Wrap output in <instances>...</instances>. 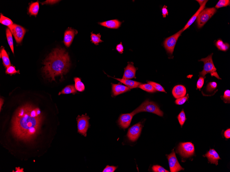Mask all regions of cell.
Segmentation results:
<instances>
[{
	"label": "cell",
	"instance_id": "6da1fadb",
	"mask_svg": "<svg viewBox=\"0 0 230 172\" xmlns=\"http://www.w3.org/2000/svg\"><path fill=\"white\" fill-rule=\"evenodd\" d=\"M39 109L30 105L22 106L16 111L12 122V131L18 139L30 141L39 133L42 120Z\"/></svg>",
	"mask_w": 230,
	"mask_h": 172
},
{
	"label": "cell",
	"instance_id": "7a4b0ae2",
	"mask_svg": "<svg viewBox=\"0 0 230 172\" xmlns=\"http://www.w3.org/2000/svg\"><path fill=\"white\" fill-rule=\"evenodd\" d=\"M42 71L47 78L55 80L56 76L62 77L68 72L70 63L68 53L62 49H54L44 61Z\"/></svg>",
	"mask_w": 230,
	"mask_h": 172
},
{
	"label": "cell",
	"instance_id": "3957f363",
	"mask_svg": "<svg viewBox=\"0 0 230 172\" xmlns=\"http://www.w3.org/2000/svg\"><path fill=\"white\" fill-rule=\"evenodd\" d=\"M145 112L153 113L160 117H163V113L160 109L156 103L152 101L146 100L140 105L131 114L134 115L138 113Z\"/></svg>",
	"mask_w": 230,
	"mask_h": 172
},
{
	"label": "cell",
	"instance_id": "277c9868",
	"mask_svg": "<svg viewBox=\"0 0 230 172\" xmlns=\"http://www.w3.org/2000/svg\"><path fill=\"white\" fill-rule=\"evenodd\" d=\"M213 53L207 56L206 58H202L199 60V61H202L204 63L203 69L200 72V76L202 77H204L207 74H211L212 76H215L219 80L221 79L219 76L216 69L212 59Z\"/></svg>",
	"mask_w": 230,
	"mask_h": 172
},
{
	"label": "cell",
	"instance_id": "5b68a950",
	"mask_svg": "<svg viewBox=\"0 0 230 172\" xmlns=\"http://www.w3.org/2000/svg\"><path fill=\"white\" fill-rule=\"evenodd\" d=\"M217 12L215 8H207L203 10L198 16L197 21L198 28H201Z\"/></svg>",
	"mask_w": 230,
	"mask_h": 172
},
{
	"label": "cell",
	"instance_id": "8992f818",
	"mask_svg": "<svg viewBox=\"0 0 230 172\" xmlns=\"http://www.w3.org/2000/svg\"><path fill=\"white\" fill-rule=\"evenodd\" d=\"M177 153L184 158L190 157L194 154V146L191 142L180 143L177 149Z\"/></svg>",
	"mask_w": 230,
	"mask_h": 172
},
{
	"label": "cell",
	"instance_id": "52a82bcc",
	"mask_svg": "<svg viewBox=\"0 0 230 172\" xmlns=\"http://www.w3.org/2000/svg\"><path fill=\"white\" fill-rule=\"evenodd\" d=\"M183 32V30L182 29L174 35L166 38L165 40L164 46L168 53L171 54H173L178 38Z\"/></svg>",
	"mask_w": 230,
	"mask_h": 172
},
{
	"label": "cell",
	"instance_id": "ba28073f",
	"mask_svg": "<svg viewBox=\"0 0 230 172\" xmlns=\"http://www.w3.org/2000/svg\"><path fill=\"white\" fill-rule=\"evenodd\" d=\"M78 123V132L85 137L87 136V133L89 126L90 117L87 114L79 116L76 118Z\"/></svg>",
	"mask_w": 230,
	"mask_h": 172
},
{
	"label": "cell",
	"instance_id": "9c48e42d",
	"mask_svg": "<svg viewBox=\"0 0 230 172\" xmlns=\"http://www.w3.org/2000/svg\"><path fill=\"white\" fill-rule=\"evenodd\" d=\"M17 43L22 41L26 32V30L23 27L15 24L8 27Z\"/></svg>",
	"mask_w": 230,
	"mask_h": 172
},
{
	"label": "cell",
	"instance_id": "30bf717a",
	"mask_svg": "<svg viewBox=\"0 0 230 172\" xmlns=\"http://www.w3.org/2000/svg\"><path fill=\"white\" fill-rule=\"evenodd\" d=\"M167 158L171 172H177L184 170V169L182 168L178 162L174 150L172 153L167 155Z\"/></svg>",
	"mask_w": 230,
	"mask_h": 172
},
{
	"label": "cell",
	"instance_id": "8fae6325",
	"mask_svg": "<svg viewBox=\"0 0 230 172\" xmlns=\"http://www.w3.org/2000/svg\"><path fill=\"white\" fill-rule=\"evenodd\" d=\"M142 125L140 123L133 125L128 129L127 136L130 141L135 142L140 135Z\"/></svg>",
	"mask_w": 230,
	"mask_h": 172
},
{
	"label": "cell",
	"instance_id": "7c38bea8",
	"mask_svg": "<svg viewBox=\"0 0 230 172\" xmlns=\"http://www.w3.org/2000/svg\"><path fill=\"white\" fill-rule=\"evenodd\" d=\"M133 116L131 113L121 114L118 122L119 125L124 129L127 128L131 123Z\"/></svg>",
	"mask_w": 230,
	"mask_h": 172
},
{
	"label": "cell",
	"instance_id": "4fadbf2b",
	"mask_svg": "<svg viewBox=\"0 0 230 172\" xmlns=\"http://www.w3.org/2000/svg\"><path fill=\"white\" fill-rule=\"evenodd\" d=\"M77 31L71 28H69L65 31L64 43L66 46L69 47L73 42L74 35L77 33Z\"/></svg>",
	"mask_w": 230,
	"mask_h": 172
},
{
	"label": "cell",
	"instance_id": "5bb4252c",
	"mask_svg": "<svg viewBox=\"0 0 230 172\" xmlns=\"http://www.w3.org/2000/svg\"><path fill=\"white\" fill-rule=\"evenodd\" d=\"M137 69L132 63H128L125 70L123 79L130 80L134 78L136 75Z\"/></svg>",
	"mask_w": 230,
	"mask_h": 172
},
{
	"label": "cell",
	"instance_id": "9a60e30c",
	"mask_svg": "<svg viewBox=\"0 0 230 172\" xmlns=\"http://www.w3.org/2000/svg\"><path fill=\"white\" fill-rule=\"evenodd\" d=\"M186 93V88L184 86L182 85L175 86L172 90L173 96L176 99L185 96Z\"/></svg>",
	"mask_w": 230,
	"mask_h": 172
},
{
	"label": "cell",
	"instance_id": "2e32d148",
	"mask_svg": "<svg viewBox=\"0 0 230 172\" xmlns=\"http://www.w3.org/2000/svg\"><path fill=\"white\" fill-rule=\"evenodd\" d=\"M204 156L207 158L208 161L211 164H215L216 165L218 164V160L220 159L218 154L214 149H211Z\"/></svg>",
	"mask_w": 230,
	"mask_h": 172
},
{
	"label": "cell",
	"instance_id": "e0dca14e",
	"mask_svg": "<svg viewBox=\"0 0 230 172\" xmlns=\"http://www.w3.org/2000/svg\"><path fill=\"white\" fill-rule=\"evenodd\" d=\"M112 91L114 96L123 93L130 90V88L127 86L120 84H114L112 83Z\"/></svg>",
	"mask_w": 230,
	"mask_h": 172
},
{
	"label": "cell",
	"instance_id": "ac0fdd59",
	"mask_svg": "<svg viewBox=\"0 0 230 172\" xmlns=\"http://www.w3.org/2000/svg\"><path fill=\"white\" fill-rule=\"evenodd\" d=\"M207 1H205L203 4L201 6H200V8L198 9V10L197 11V12H196L195 13V14L192 17H191L190 19L188 21V23H187L185 26L184 28L183 29V32L188 29V27H190L191 25L193 23V22L195 21V20L197 19V18L198 17V15H199L200 13V12H201L202 10H204V9L205 7V6H206V4Z\"/></svg>",
	"mask_w": 230,
	"mask_h": 172
},
{
	"label": "cell",
	"instance_id": "d6986e66",
	"mask_svg": "<svg viewBox=\"0 0 230 172\" xmlns=\"http://www.w3.org/2000/svg\"><path fill=\"white\" fill-rule=\"evenodd\" d=\"M101 25L110 29H118L121 26V22L118 20H112L101 22Z\"/></svg>",
	"mask_w": 230,
	"mask_h": 172
},
{
	"label": "cell",
	"instance_id": "ffe728a7",
	"mask_svg": "<svg viewBox=\"0 0 230 172\" xmlns=\"http://www.w3.org/2000/svg\"><path fill=\"white\" fill-rule=\"evenodd\" d=\"M114 79L118 80L120 82L125 85L127 86L130 88V89L133 88L138 87L141 84V83L137 81L134 80H128V79H120L114 78Z\"/></svg>",
	"mask_w": 230,
	"mask_h": 172
},
{
	"label": "cell",
	"instance_id": "44dd1931",
	"mask_svg": "<svg viewBox=\"0 0 230 172\" xmlns=\"http://www.w3.org/2000/svg\"><path fill=\"white\" fill-rule=\"evenodd\" d=\"M1 58L3 60V64L4 67L7 68L11 66V63L8 54L4 48H2L1 49Z\"/></svg>",
	"mask_w": 230,
	"mask_h": 172
},
{
	"label": "cell",
	"instance_id": "7402d4cb",
	"mask_svg": "<svg viewBox=\"0 0 230 172\" xmlns=\"http://www.w3.org/2000/svg\"><path fill=\"white\" fill-rule=\"evenodd\" d=\"M39 2L37 1L31 4L29 9V12L31 15L36 16L39 12Z\"/></svg>",
	"mask_w": 230,
	"mask_h": 172
},
{
	"label": "cell",
	"instance_id": "603a6c76",
	"mask_svg": "<svg viewBox=\"0 0 230 172\" xmlns=\"http://www.w3.org/2000/svg\"><path fill=\"white\" fill-rule=\"evenodd\" d=\"M76 92V90L75 86L73 85H68L65 87L62 91L59 93V95L61 94H70L75 93Z\"/></svg>",
	"mask_w": 230,
	"mask_h": 172
},
{
	"label": "cell",
	"instance_id": "cb8c5ba5",
	"mask_svg": "<svg viewBox=\"0 0 230 172\" xmlns=\"http://www.w3.org/2000/svg\"><path fill=\"white\" fill-rule=\"evenodd\" d=\"M12 34L11 32L10 29L7 28L6 29V35L8 44L10 46L12 52L13 54H14V47H13V38Z\"/></svg>",
	"mask_w": 230,
	"mask_h": 172
},
{
	"label": "cell",
	"instance_id": "d4e9b609",
	"mask_svg": "<svg viewBox=\"0 0 230 172\" xmlns=\"http://www.w3.org/2000/svg\"><path fill=\"white\" fill-rule=\"evenodd\" d=\"M75 82V87L76 90L79 92H82L85 89V86L82 82L80 78H74Z\"/></svg>",
	"mask_w": 230,
	"mask_h": 172
},
{
	"label": "cell",
	"instance_id": "484cf974",
	"mask_svg": "<svg viewBox=\"0 0 230 172\" xmlns=\"http://www.w3.org/2000/svg\"><path fill=\"white\" fill-rule=\"evenodd\" d=\"M217 48L221 51H226L229 48V45L227 43H224L222 41L219 40L216 43Z\"/></svg>",
	"mask_w": 230,
	"mask_h": 172
},
{
	"label": "cell",
	"instance_id": "4316f807",
	"mask_svg": "<svg viewBox=\"0 0 230 172\" xmlns=\"http://www.w3.org/2000/svg\"><path fill=\"white\" fill-rule=\"evenodd\" d=\"M138 87L144 91L149 92H154L156 91L153 86L148 83H145V84H141Z\"/></svg>",
	"mask_w": 230,
	"mask_h": 172
},
{
	"label": "cell",
	"instance_id": "83f0119b",
	"mask_svg": "<svg viewBox=\"0 0 230 172\" xmlns=\"http://www.w3.org/2000/svg\"><path fill=\"white\" fill-rule=\"evenodd\" d=\"M0 22L2 24L6 26L10 27L13 24L12 20L4 16L1 14V18H0Z\"/></svg>",
	"mask_w": 230,
	"mask_h": 172
},
{
	"label": "cell",
	"instance_id": "f1b7e54d",
	"mask_svg": "<svg viewBox=\"0 0 230 172\" xmlns=\"http://www.w3.org/2000/svg\"><path fill=\"white\" fill-rule=\"evenodd\" d=\"M91 41L96 45H98L99 43L103 42L101 39V35L100 34L96 35L91 33Z\"/></svg>",
	"mask_w": 230,
	"mask_h": 172
},
{
	"label": "cell",
	"instance_id": "f546056e",
	"mask_svg": "<svg viewBox=\"0 0 230 172\" xmlns=\"http://www.w3.org/2000/svg\"><path fill=\"white\" fill-rule=\"evenodd\" d=\"M148 83L152 85L156 91L166 93L163 87L161 85L159 84V83L151 81H148Z\"/></svg>",
	"mask_w": 230,
	"mask_h": 172
},
{
	"label": "cell",
	"instance_id": "4dcf8cb0",
	"mask_svg": "<svg viewBox=\"0 0 230 172\" xmlns=\"http://www.w3.org/2000/svg\"><path fill=\"white\" fill-rule=\"evenodd\" d=\"M177 118L178 121H179L181 126L183 125L185 123V122L187 120L185 114V113L183 110H182V111L180 112L179 115H178Z\"/></svg>",
	"mask_w": 230,
	"mask_h": 172
},
{
	"label": "cell",
	"instance_id": "1f68e13d",
	"mask_svg": "<svg viewBox=\"0 0 230 172\" xmlns=\"http://www.w3.org/2000/svg\"><path fill=\"white\" fill-rule=\"evenodd\" d=\"M230 1L229 0H220L218 2L215 6L216 8H219L228 6H229Z\"/></svg>",
	"mask_w": 230,
	"mask_h": 172
},
{
	"label": "cell",
	"instance_id": "d6a6232c",
	"mask_svg": "<svg viewBox=\"0 0 230 172\" xmlns=\"http://www.w3.org/2000/svg\"><path fill=\"white\" fill-rule=\"evenodd\" d=\"M188 94L186 96L177 99L175 101V103L179 105H183L187 101H188Z\"/></svg>",
	"mask_w": 230,
	"mask_h": 172
},
{
	"label": "cell",
	"instance_id": "836d02e7",
	"mask_svg": "<svg viewBox=\"0 0 230 172\" xmlns=\"http://www.w3.org/2000/svg\"><path fill=\"white\" fill-rule=\"evenodd\" d=\"M19 71H16L15 67L13 66H10L7 68L6 71V73L7 74H10L11 75L19 73Z\"/></svg>",
	"mask_w": 230,
	"mask_h": 172
},
{
	"label": "cell",
	"instance_id": "e575fe53",
	"mask_svg": "<svg viewBox=\"0 0 230 172\" xmlns=\"http://www.w3.org/2000/svg\"><path fill=\"white\" fill-rule=\"evenodd\" d=\"M217 83L215 82H212L208 83L207 85L206 89L207 91L211 92L215 90L217 87Z\"/></svg>",
	"mask_w": 230,
	"mask_h": 172
},
{
	"label": "cell",
	"instance_id": "d590c367",
	"mask_svg": "<svg viewBox=\"0 0 230 172\" xmlns=\"http://www.w3.org/2000/svg\"><path fill=\"white\" fill-rule=\"evenodd\" d=\"M152 169L153 171L155 172H169V171L166 170L163 167L159 165H154L152 167Z\"/></svg>",
	"mask_w": 230,
	"mask_h": 172
},
{
	"label": "cell",
	"instance_id": "8d00e7d4",
	"mask_svg": "<svg viewBox=\"0 0 230 172\" xmlns=\"http://www.w3.org/2000/svg\"><path fill=\"white\" fill-rule=\"evenodd\" d=\"M223 99L225 103H230V91L227 90L224 93V96H223Z\"/></svg>",
	"mask_w": 230,
	"mask_h": 172
},
{
	"label": "cell",
	"instance_id": "74e56055",
	"mask_svg": "<svg viewBox=\"0 0 230 172\" xmlns=\"http://www.w3.org/2000/svg\"><path fill=\"white\" fill-rule=\"evenodd\" d=\"M204 82V78L203 77L200 76L198 79L197 83V89H201L203 86Z\"/></svg>",
	"mask_w": 230,
	"mask_h": 172
},
{
	"label": "cell",
	"instance_id": "f35d334b",
	"mask_svg": "<svg viewBox=\"0 0 230 172\" xmlns=\"http://www.w3.org/2000/svg\"><path fill=\"white\" fill-rule=\"evenodd\" d=\"M118 168V167L109 166L108 165L103 170V172H114Z\"/></svg>",
	"mask_w": 230,
	"mask_h": 172
},
{
	"label": "cell",
	"instance_id": "ab89813d",
	"mask_svg": "<svg viewBox=\"0 0 230 172\" xmlns=\"http://www.w3.org/2000/svg\"><path fill=\"white\" fill-rule=\"evenodd\" d=\"M116 49L119 53H123L124 51V48L121 42L120 43V44L117 45L116 47Z\"/></svg>",
	"mask_w": 230,
	"mask_h": 172
},
{
	"label": "cell",
	"instance_id": "60d3db41",
	"mask_svg": "<svg viewBox=\"0 0 230 172\" xmlns=\"http://www.w3.org/2000/svg\"><path fill=\"white\" fill-rule=\"evenodd\" d=\"M167 7L164 5L162 9V13L164 18H165L167 15H168V11L167 10Z\"/></svg>",
	"mask_w": 230,
	"mask_h": 172
},
{
	"label": "cell",
	"instance_id": "b9f144b4",
	"mask_svg": "<svg viewBox=\"0 0 230 172\" xmlns=\"http://www.w3.org/2000/svg\"><path fill=\"white\" fill-rule=\"evenodd\" d=\"M224 137L226 139H229L230 138V128L227 130L225 131L224 133Z\"/></svg>",
	"mask_w": 230,
	"mask_h": 172
},
{
	"label": "cell",
	"instance_id": "7bdbcfd3",
	"mask_svg": "<svg viewBox=\"0 0 230 172\" xmlns=\"http://www.w3.org/2000/svg\"><path fill=\"white\" fill-rule=\"evenodd\" d=\"M58 1H45L44 3H45V4L50 3V4H53L57 3V2Z\"/></svg>",
	"mask_w": 230,
	"mask_h": 172
},
{
	"label": "cell",
	"instance_id": "ee69618b",
	"mask_svg": "<svg viewBox=\"0 0 230 172\" xmlns=\"http://www.w3.org/2000/svg\"><path fill=\"white\" fill-rule=\"evenodd\" d=\"M0 109H1V111L2 106H3L4 103V100L2 98H1V100H0Z\"/></svg>",
	"mask_w": 230,
	"mask_h": 172
},
{
	"label": "cell",
	"instance_id": "f6af8a7d",
	"mask_svg": "<svg viewBox=\"0 0 230 172\" xmlns=\"http://www.w3.org/2000/svg\"><path fill=\"white\" fill-rule=\"evenodd\" d=\"M16 171L15 172H24L23 169H21L19 167V168H16Z\"/></svg>",
	"mask_w": 230,
	"mask_h": 172
},
{
	"label": "cell",
	"instance_id": "bcb514c9",
	"mask_svg": "<svg viewBox=\"0 0 230 172\" xmlns=\"http://www.w3.org/2000/svg\"><path fill=\"white\" fill-rule=\"evenodd\" d=\"M197 1L199 3L200 6H201L202 5L205 1H200V0H198V1Z\"/></svg>",
	"mask_w": 230,
	"mask_h": 172
}]
</instances>
